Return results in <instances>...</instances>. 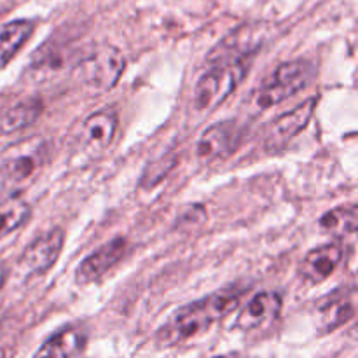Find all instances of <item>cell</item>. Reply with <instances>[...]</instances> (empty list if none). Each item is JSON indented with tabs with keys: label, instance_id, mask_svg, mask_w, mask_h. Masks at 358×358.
<instances>
[{
	"label": "cell",
	"instance_id": "obj_1",
	"mask_svg": "<svg viewBox=\"0 0 358 358\" xmlns=\"http://www.w3.org/2000/svg\"><path fill=\"white\" fill-rule=\"evenodd\" d=\"M241 294L220 292L187 304L175 311L173 317L161 327L159 338L166 343H180L196 338L201 332L208 331L213 324L226 318L240 306Z\"/></svg>",
	"mask_w": 358,
	"mask_h": 358
},
{
	"label": "cell",
	"instance_id": "obj_2",
	"mask_svg": "<svg viewBox=\"0 0 358 358\" xmlns=\"http://www.w3.org/2000/svg\"><path fill=\"white\" fill-rule=\"evenodd\" d=\"M250 69V56L247 52L238 56H227L213 65L194 90V105L199 110H210L222 103L241 84Z\"/></svg>",
	"mask_w": 358,
	"mask_h": 358
},
{
	"label": "cell",
	"instance_id": "obj_3",
	"mask_svg": "<svg viewBox=\"0 0 358 358\" xmlns=\"http://www.w3.org/2000/svg\"><path fill=\"white\" fill-rule=\"evenodd\" d=\"M315 77V69L310 62L294 59L282 63L275 70L268 83L255 94V103L259 108H269L294 96L301 90L308 87Z\"/></svg>",
	"mask_w": 358,
	"mask_h": 358
},
{
	"label": "cell",
	"instance_id": "obj_4",
	"mask_svg": "<svg viewBox=\"0 0 358 358\" xmlns=\"http://www.w3.org/2000/svg\"><path fill=\"white\" fill-rule=\"evenodd\" d=\"M124 56L114 45H101L91 51L77 66L80 80L94 91H108L124 72Z\"/></svg>",
	"mask_w": 358,
	"mask_h": 358
},
{
	"label": "cell",
	"instance_id": "obj_5",
	"mask_svg": "<svg viewBox=\"0 0 358 358\" xmlns=\"http://www.w3.org/2000/svg\"><path fill=\"white\" fill-rule=\"evenodd\" d=\"M63 243H65V233L62 227H55L42 236L35 238L21 255V266L24 271L34 276L45 275L58 261Z\"/></svg>",
	"mask_w": 358,
	"mask_h": 358
},
{
	"label": "cell",
	"instance_id": "obj_6",
	"mask_svg": "<svg viewBox=\"0 0 358 358\" xmlns=\"http://www.w3.org/2000/svg\"><path fill=\"white\" fill-rule=\"evenodd\" d=\"M241 140V129L234 121H222L210 126L199 136L196 152L203 163H212L217 159H226L236 150Z\"/></svg>",
	"mask_w": 358,
	"mask_h": 358
},
{
	"label": "cell",
	"instance_id": "obj_7",
	"mask_svg": "<svg viewBox=\"0 0 358 358\" xmlns=\"http://www.w3.org/2000/svg\"><path fill=\"white\" fill-rule=\"evenodd\" d=\"M317 98H308L290 112H285L280 117H276L268 129L266 145L269 149H280V147L287 145L290 140L296 138L310 124L315 108H317Z\"/></svg>",
	"mask_w": 358,
	"mask_h": 358
},
{
	"label": "cell",
	"instance_id": "obj_8",
	"mask_svg": "<svg viewBox=\"0 0 358 358\" xmlns=\"http://www.w3.org/2000/svg\"><path fill=\"white\" fill-rule=\"evenodd\" d=\"M126 248H128V243L124 238H114L108 243L101 245L98 250H94L80 262V266L77 268V282L93 283L100 280L105 273L110 271L124 257Z\"/></svg>",
	"mask_w": 358,
	"mask_h": 358
},
{
	"label": "cell",
	"instance_id": "obj_9",
	"mask_svg": "<svg viewBox=\"0 0 358 358\" xmlns=\"http://www.w3.org/2000/svg\"><path fill=\"white\" fill-rule=\"evenodd\" d=\"M343 248L338 243L322 245L306 254L299 266V275L308 283H322L336 271L343 261Z\"/></svg>",
	"mask_w": 358,
	"mask_h": 358
},
{
	"label": "cell",
	"instance_id": "obj_10",
	"mask_svg": "<svg viewBox=\"0 0 358 358\" xmlns=\"http://www.w3.org/2000/svg\"><path fill=\"white\" fill-rule=\"evenodd\" d=\"M355 294L353 290L339 289L318 301V324L324 331L332 332L348 324L355 315Z\"/></svg>",
	"mask_w": 358,
	"mask_h": 358
},
{
	"label": "cell",
	"instance_id": "obj_11",
	"mask_svg": "<svg viewBox=\"0 0 358 358\" xmlns=\"http://www.w3.org/2000/svg\"><path fill=\"white\" fill-rule=\"evenodd\" d=\"M282 306L283 299L278 292L264 290V292L255 294L238 317V327L243 331H254V329L262 327L278 317Z\"/></svg>",
	"mask_w": 358,
	"mask_h": 358
},
{
	"label": "cell",
	"instance_id": "obj_12",
	"mask_svg": "<svg viewBox=\"0 0 358 358\" xmlns=\"http://www.w3.org/2000/svg\"><path fill=\"white\" fill-rule=\"evenodd\" d=\"M117 129V114L110 108L94 112L84 121L80 128V138L84 145L93 150L107 149Z\"/></svg>",
	"mask_w": 358,
	"mask_h": 358
},
{
	"label": "cell",
	"instance_id": "obj_13",
	"mask_svg": "<svg viewBox=\"0 0 358 358\" xmlns=\"http://www.w3.org/2000/svg\"><path fill=\"white\" fill-rule=\"evenodd\" d=\"M86 334L76 325H66L42 345L37 357H77L86 350Z\"/></svg>",
	"mask_w": 358,
	"mask_h": 358
},
{
	"label": "cell",
	"instance_id": "obj_14",
	"mask_svg": "<svg viewBox=\"0 0 358 358\" xmlns=\"http://www.w3.org/2000/svg\"><path fill=\"white\" fill-rule=\"evenodd\" d=\"M34 30L35 23L30 20H14L0 28V69L17 55Z\"/></svg>",
	"mask_w": 358,
	"mask_h": 358
},
{
	"label": "cell",
	"instance_id": "obj_15",
	"mask_svg": "<svg viewBox=\"0 0 358 358\" xmlns=\"http://www.w3.org/2000/svg\"><path fill=\"white\" fill-rule=\"evenodd\" d=\"M42 108H44V103L38 98H28V100L20 101L2 115L0 131L10 135V133L28 128V126L37 121L38 115L42 114Z\"/></svg>",
	"mask_w": 358,
	"mask_h": 358
},
{
	"label": "cell",
	"instance_id": "obj_16",
	"mask_svg": "<svg viewBox=\"0 0 358 358\" xmlns=\"http://www.w3.org/2000/svg\"><path fill=\"white\" fill-rule=\"evenodd\" d=\"M358 226L357 205L338 206L331 212L324 213L320 219V227L336 238L355 236Z\"/></svg>",
	"mask_w": 358,
	"mask_h": 358
},
{
	"label": "cell",
	"instance_id": "obj_17",
	"mask_svg": "<svg viewBox=\"0 0 358 358\" xmlns=\"http://www.w3.org/2000/svg\"><path fill=\"white\" fill-rule=\"evenodd\" d=\"M28 217H30V205L23 198L7 196L0 199V240L23 226Z\"/></svg>",
	"mask_w": 358,
	"mask_h": 358
},
{
	"label": "cell",
	"instance_id": "obj_18",
	"mask_svg": "<svg viewBox=\"0 0 358 358\" xmlns=\"http://www.w3.org/2000/svg\"><path fill=\"white\" fill-rule=\"evenodd\" d=\"M41 154H42V149L34 147L31 150H27V152H17L16 156L9 157L2 166L6 178H9V180H14V182H23L27 180V178L34 177L42 163Z\"/></svg>",
	"mask_w": 358,
	"mask_h": 358
},
{
	"label": "cell",
	"instance_id": "obj_19",
	"mask_svg": "<svg viewBox=\"0 0 358 358\" xmlns=\"http://www.w3.org/2000/svg\"><path fill=\"white\" fill-rule=\"evenodd\" d=\"M173 166H175L173 154H168V156L161 157L159 161H154V163H150L149 166H147V170L143 171L142 185L143 187H152V185L159 184Z\"/></svg>",
	"mask_w": 358,
	"mask_h": 358
},
{
	"label": "cell",
	"instance_id": "obj_20",
	"mask_svg": "<svg viewBox=\"0 0 358 358\" xmlns=\"http://www.w3.org/2000/svg\"><path fill=\"white\" fill-rule=\"evenodd\" d=\"M3 282H6V271H3V269L0 268V289H2Z\"/></svg>",
	"mask_w": 358,
	"mask_h": 358
}]
</instances>
